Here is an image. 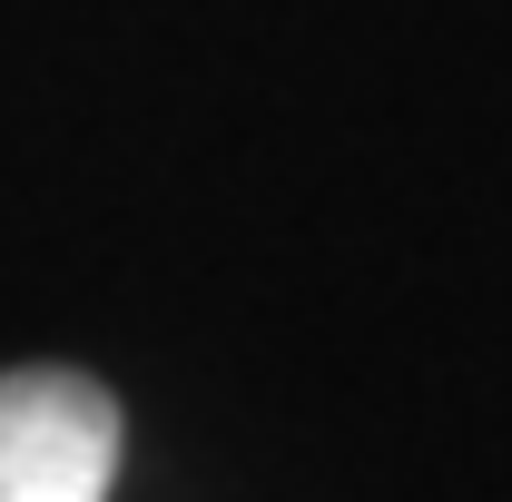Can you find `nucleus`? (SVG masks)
I'll return each mask as SVG.
<instances>
[{"label":"nucleus","mask_w":512,"mask_h":502,"mask_svg":"<svg viewBox=\"0 0 512 502\" xmlns=\"http://www.w3.org/2000/svg\"><path fill=\"white\" fill-rule=\"evenodd\" d=\"M119 483V404L69 365L0 375V502H109Z\"/></svg>","instance_id":"nucleus-1"}]
</instances>
